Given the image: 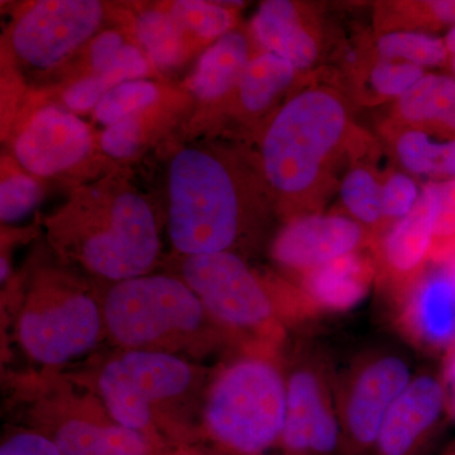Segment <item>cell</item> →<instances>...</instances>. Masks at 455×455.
Listing matches in <instances>:
<instances>
[{"instance_id": "obj_1", "label": "cell", "mask_w": 455, "mask_h": 455, "mask_svg": "<svg viewBox=\"0 0 455 455\" xmlns=\"http://www.w3.org/2000/svg\"><path fill=\"white\" fill-rule=\"evenodd\" d=\"M352 134L348 106L337 90L320 85L301 90L281 108L266 132V178L278 193L307 202L311 211L324 196Z\"/></svg>"}, {"instance_id": "obj_2", "label": "cell", "mask_w": 455, "mask_h": 455, "mask_svg": "<svg viewBox=\"0 0 455 455\" xmlns=\"http://www.w3.org/2000/svg\"><path fill=\"white\" fill-rule=\"evenodd\" d=\"M286 418V381L274 363L243 358L218 377L209 395V433L228 451L259 455L280 442Z\"/></svg>"}, {"instance_id": "obj_3", "label": "cell", "mask_w": 455, "mask_h": 455, "mask_svg": "<svg viewBox=\"0 0 455 455\" xmlns=\"http://www.w3.org/2000/svg\"><path fill=\"white\" fill-rule=\"evenodd\" d=\"M239 197L232 176L211 155L185 149L170 170V235L180 252H226L239 229Z\"/></svg>"}, {"instance_id": "obj_4", "label": "cell", "mask_w": 455, "mask_h": 455, "mask_svg": "<svg viewBox=\"0 0 455 455\" xmlns=\"http://www.w3.org/2000/svg\"><path fill=\"white\" fill-rule=\"evenodd\" d=\"M204 307L190 287L167 276L121 281L108 293L104 320L122 346L140 348L199 328Z\"/></svg>"}, {"instance_id": "obj_5", "label": "cell", "mask_w": 455, "mask_h": 455, "mask_svg": "<svg viewBox=\"0 0 455 455\" xmlns=\"http://www.w3.org/2000/svg\"><path fill=\"white\" fill-rule=\"evenodd\" d=\"M191 377L190 367L175 355L131 350L107 364L99 390L116 424L142 433L156 401L181 395Z\"/></svg>"}, {"instance_id": "obj_6", "label": "cell", "mask_w": 455, "mask_h": 455, "mask_svg": "<svg viewBox=\"0 0 455 455\" xmlns=\"http://www.w3.org/2000/svg\"><path fill=\"white\" fill-rule=\"evenodd\" d=\"M184 277L204 309L228 325L256 329L274 317L268 293L235 254L226 251L188 257Z\"/></svg>"}, {"instance_id": "obj_7", "label": "cell", "mask_w": 455, "mask_h": 455, "mask_svg": "<svg viewBox=\"0 0 455 455\" xmlns=\"http://www.w3.org/2000/svg\"><path fill=\"white\" fill-rule=\"evenodd\" d=\"M158 248L157 227L148 204L136 194H123L114 203L108 229L84 244L83 259L100 276L121 283L146 274Z\"/></svg>"}, {"instance_id": "obj_8", "label": "cell", "mask_w": 455, "mask_h": 455, "mask_svg": "<svg viewBox=\"0 0 455 455\" xmlns=\"http://www.w3.org/2000/svg\"><path fill=\"white\" fill-rule=\"evenodd\" d=\"M411 379L409 363L391 353L373 355L353 371L339 414L353 447L374 448L386 415Z\"/></svg>"}, {"instance_id": "obj_9", "label": "cell", "mask_w": 455, "mask_h": 455, "mask_svg": "<svg viewBox=\"0 0 455 455\" xmlns=\"http://www.w3.org/2000/svg\"><path fill=\"white\" fill-rule=\"evenodd\" d=\"M101 5L94 0H44L18 20L14 50L36 68L59 64L97 28Z\"/></svg>"}, {"instance_id": "obj_10", "label": "cell", "mask_w": 455, "mask_h": 455, "mask_svg": "<svg viewBox=\"0 0 455 455\" xmlns=\"http://www.w3.org/2000/svg\"><path fill=\"white\" fill-rule=\"evenodd\" d=\"M101 316L86 295H74L44 309L29 310L20 322V339L29 357L57 366L97 344Z\"/></svg>"}, {"instance_id": "obj_11", "label": "cell", "mask_w": 455, "mask_h": 455, "mask_svg": "<svg viewBox=\"0 0 455 455\" xmlns=\"http://www.w3.org/2000/svg\"><path fill=\"white\" fill-rule=\"evenodd\" d=\"M340 419L315 364L296 368L286 381V418L280 443L291 455H329L340 442Z\"/></svg>"}, {"instance_id": "obj_12", "label": "cell", "mask_w": 455, "mask_h": 455, "mask_svg": "<svg viewBox=\"0 0 455 455\" xmlns=\"http://www.w3.org/2000/svg\"><path fill=\"white\" fill-rule=\"evenodd\" d=\"M398 298V323L416 346L445 355L455 346V259H440Z\"/></svg>"}, {"instance_id": "obj_13", "label": "cell", "mask_w": 455, "mask_h": 455, "mask_svg": "<svg viewBox=\"0 0 455 455\" xmlns=\"http://www.w3.org/2000/svg\"><path fill=\"white\" fill-rule=\"evenodd\" d=\"M364 227L338 214L307 212L278 233L272 254L283 267L307 274L338 257L357 252L366 243Z\"/></svg>"}, {"instance_id": "obj_14", "label": "cell", "mask_w": 455, "mask_h": 455, "mask_svg": "<svg viewBox=\"0 0 455 455\" xmlns=\"http://www.w3.org/2000/svg\"><path fill=\"white\" fill-rule=\"evenodd\" d=\"M88 127L73 114L44 108L16 142L20 163L35 175L49 176L73 166L88 154Z\"/></svg>"}, {"instance_id": "obj_15", "label": "cell", "mask_w": 455, "mask_h": 455, "mask_svg": "<svg viewBox=\"0 0 455 455\" xmlns=\"http://www.w3.org/2000/svg\"><path fill=\"white\" fill-rule=\"evenodd\" d=\"M447 411L442 379L419 374L386 415L374 449L379 455H411Z\"/></svg>"}, {"instance_id": "obj_16", "label": "cell", "mask_w": 455, "mask_h": 455, "mask_svg": "<svg viewBox=\"0 0 455 455\" xmlns=\"http://www.w3.org/2000/svg\"><path fill=\"white\" fill-rule=\"evenodd\" d=\"M435 182H431L414 209L382 238L379 257L397 296L427 267L435 242Z\"/></svg>"}, {"instance_id": "obj_17", "label": "cell", "mask_w": 455, "mask_h": 455, "mask_svg": "<svg viewBox=\"0 0 455 455\" xmlns=\"http://www.w3.org/2000/svg\"><path fill=\"white\" fill-rule=\"evenodd\" d=\"M374 274L372 259L361 251L338 257L302 275V300L310 315L348 311L366 298Z\"/></svg>"}, {"instance_id": "obj_18", "label": "cell", "mask_w": 455, "mask_h": 455, "mask_svg": "<svg viewBox=\"0 0 455 455\" xmlns=\"http://www.w3.org/2000/svg\"><path fill=\"white\" fill-rule=\"evenodd\" d=\"M254 35L268 52L283 57L296 70L315 64L320 56V37L307 22L300 5L289 0L262 3L253 18Z\"/></svg>"}, {"instance_id": "obj_19", "label": "cell", "mask_w": 455, "mask_h": 455, "mask_svg": "<svg viewBox=\"0 0 455 455\" xmlns=\"http://www.w3.org/2000/svg\"><path fill=\"white\" fill-rule=\"evenodd\" d=\"M250 62V47L244 36L227 33L204 52L188 88L202 99L223 97L239 85Z\"/></svg>"}, {"instance_id": "obj_20", "label": "cell", "mask_w": 455, "mask_h": 455, "mask_svg": "<svg viewBox=\"0 0 455 455\" xmlns=\"http://www.w3.org/2000/svg\"><path fill=\"white\" fill-rule=\"evenodd\" d=\"M53 442L64 455H149L151 451L140 431L119 424L70 420L60 427Z\"/></svg>"}, {"instance_id": "obj_21", "label": "cell", "mask_w": 455, "mask_h": 455, "mask_svg": "<svg viewBox=\"0 0 455 455\" xmlns=\"http://www.w3.org/2000/svg\"><path fill=\"white\" fill-rule=\"evenodd\" d=\"M455 113V77L425 74L406 94L397 99L396 124L423 128L443 125Z\"/></svg>"}, {"instance_id": "obj_22", "label": "cell", "mask_w": 455, "mask_h": 455, "mask_svg": "<svg viewBox=\"0 0 455 455\" xmlns=\"http://www.w3.org/2000/svg\"><path fill=\"white\" fill-rule=\"evenodd\" d=\"M394 149L398 163L416 176L455 179V140L436 142L418 127L396 125Z\"/></svg>"}, {"instance_id": "obj_23", "label": "cell", "mask_w": 455, "mask_h": 455, "mask_svg": "<svg viewBox=\"0 0 455 455\" xmlns=\"http://www.w3.org/2000/svg\"><path fill=\"white\" fill-rule=\"evenodd\" d=\"M296 71L287 60L275 53L251 60L238 85L242 106L248 112H262L291 85Z\"/></svg>"}, {"instance_id": "obj_24", "label": "cell", "mask_w": 455, "mask_h": 455, "mask_svg": "<svg viewBox=\"0 0 455 455\" xmlns=\"http://www.w3.org/2000/svg\"><path fill=\"white\" fill-rule=\"evenodd\" d=\"M92 62L97 76L108 88L121 85L128 80L143 76L148 65L140 51L125 44L121 35L106 32L99 36L92 46Z\"/></svg>"}, {"instance_id": "obj_25", "label": "cell", "mask_w": 455, "mask_h": 455, "mask_svg": "<svg viewBox=\"0 0 455 455\" xmlns=\"http://www.w3.org/2000/svg\"><path fill=\"white\" fill-rule=\"evenodd\" d=\"M376 51L379 59L403 61L419 68L442 65L448 59L444 38L427 32H385L377 38Z\"/></svg>"}, {"instance_id": "obj_26", "label": "cell", "mask_w": 455, "mask_h": 455, "mask_svg": "<svg viewBox=\"0 0 455 455\" xmlns=\"http://www.w3.org/2000/svg\"><path fill=\"white\" fill-rule=\"evenodd\" d=\"M340 197L352 220L364 228H379L382 212V184L373 171L352 167L340 182Z\"/></svg>"}, {"instance_id": "obj_27", "label": "cell", "mask_w": 455, "mask_h": 455, "mask_svg": "<svg viewBox=\"0 0 455 455\" xmlns=\"http://www.w3.org/2000/svg\"><path fill=\"white\" fill-rule=\"evenodd\" d=\"M137 35L155 64L172 66L181 59L184 46L172 17L157 11L145 12L137 20Z\"/></svg>"}, {"instance_id": "obj_28", "label": "cell", "mask_w": 455, "mask_h": 455, "mask_svg": "<svg viewBox=\"0 0 455 455\" xmlns=\"http://www.w3.org/2000/svg\"><path fill=\"white\" fill-rule=\"evenodd\" d=\"M157 88L148 82H127L108 90L99 101L95 116L99 122L113 125L130 118L132 113L142 109L157 99Z\"/></svg>"}, {"instance_id": "obj_29", "label": "cell", "mask_w": 455, "mask_h": 455, "mask_svg": "<svg viewBox=\"0 0 455 455\" xmlns=\"http://www.w3.org/2000/svg\"><path fill=\"white\" fill-rule=\"evenodd\" d=\"M172 18L176 23L188 27L203 38L223 37L229 33L233 22L232 14L220 3L212 4L196 0L176 3Z\"/></svg>"}, {"instance_id": "obj_30", "label": "cell", "mask_w": 455, "mask_h": 455, "mask_svg": "<svg viewBox=\"0 0 455 455\" xmlns=\"http://www.w3.org/2000/svg\"><path fill=\"white\" fill-rule=\"evenodd\" d=\"M424 76L423 68L379 57L371 66L368 82L377 97L397 100Z\"/></svg>"}, {"instance_id": "obj_31", "label": "cell", "mask_w": 455, "mask_h": 455, "mask_svg": "<svg viewBox=\"0 0 455 455\" xmlns=\"http://www.w3.org/2000/svg\"><path fill=\"white\" fill-rule=\"evenodd\" d=\"M40 188L28 176H12L0 187V218L3 221L22 220L35 209Z\"/></svg>"}, {"instance_id": "obj_32", "label": "cell", "mask_w": 455, "mask_h": 455, "mask_svg": "<svg viewBox=\"0 0 455 455\" xmlns=\"http://www.w3.org/2000/svg\"><path fill=\"white\" fill-rule=\"evenodd\" d=\"M421 191L411 176L391 173L382 182V212L385 221H397L414 209Z\"/></svg>"}, {"instance_id": "obj_33", "label": "cell", "mask_w": 455, "mask_h": 455, "mask_svg": "<svg viewBox=\"0 0 455 455\" xmlns=\"http://www.w3.org/2000/svg\"><path fill=\"white\" fill-rule=\"evenodd\" d=\"M435 242L436 250L442 244L455 241V179L435 182ZM434 250V248H433Z\"/></svg>"}, {"instance_id": "obj_34", "label": "cell", "mask_w": 455, "mask_h": 455, "mask_svg": "<svg viewBox=\"0 0 455 455\" xmlns=\"http://www.w3.org/2000/svg\"><path fill=\"white\" fill-rule=\"evenodd\" d=\"M139 140V123L130 116L108 128L101 139V147L113 157H130L136 151Z\"/></svg>"}, {"instance_id": "obj_35", "label": "cell", "mask_w": 455, "mask_h": 455, "mask_svg": "<svg viewBox=\"0 0 455 455\" xmlns=\"http://www.w3.org/2000/svg\"><path fill=\"white\" fill-rule=\"evenodd\" d=\"M0 455H64L52 439L36 433L11 436L0 447Z\"/></svg>"}, {"instance_id": "obj_36", "label": "cell", "mask_w": 455, "mask_h": 455, "mask_svg": "<svg viewBox=\"0 0 455 455\" xmlns=\"http://www.w3.org/2000/svg\"><path fill=\"white\" fill-rule=\"evenodd\" d=\"M108 90L109 88L100 77H86L68 89V92H65V103L71 109L84 112V110L98 106L99 101L107 94Z\"/></svg>"}, {"instance_id": "obj_37", "label": "cell", "mask_w": 455, "mask_h": 455, "mask_svg": "<svg viewBox=\"0 0 455 455\" xmlns=\"http://www.w3.org/2000/svg\"><path fill=\"white\" fill-rule=\"evenodd\" d=\"M445 44H447V49L449 55H455V25L451 27V31L448 32L447 37L444 38Z\"/></svg>"}, {"instance_id": "obj_38", "label": "cell", "mask_w": 455, "mask_h": 455, "mask_svg": "<svg viewBox=\"0 0 455 455\" xmlns=\"http://www.w3.org/2000/svg\"><path fill=\"white\" fill-rule=\"evenodd\" d=\"M443 127L447 128V130L455 133V113L448 119L447 122L444 123V124H443Z\"/></svg>"}, {"instance_id": "obj_39", "label": "cell", "mask_w": 455, "mask_h": 455, "mask_svg": "<svg viewBox=\"0 0 455 455\" xmlns=\"http://www.w3.org/2000/svg\"><path fill=\"white\" fill-rule=\"evenodd\" d=\"M0 262H2V281H4L5 277H7V275H8L7 260H5L4 259H2V260H0Z\"/></svg>"}, {"instance_id": "obj_40", "label": "cell", "mask_w": 455, "mask_h": 455, "mask_svg": "<svg viewBox=\"0 0 455 455\" xmlns=\"http://www.w3.org/2000/svg\"><path fill=\"white\" fill-rule=\"evenodd\" d=\"M451 70H453V73L455 75V55L451 56Z\"/></svg>"}, {"instance_id": "obj_41", "label": "cell", "mask_w": 455, "mask_h": 455, "mask_svg": "<svg viewBox=\"0 0 455 455\" xmlns=\"http://www.w3.org/2000/svg\"><path fill=\"white\" fill-rule=\"evenodd\" d=\"M447 455H455V448L453 449V451H451V453H449Z\"/></svg>"}]
</instances>
